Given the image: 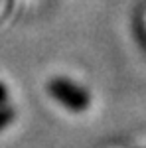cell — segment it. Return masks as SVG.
<instances>
[{
  "label": "cell",
  "instance_id": "obj_2",
  "mask_svg": "<svg viewBox=\"0 0 146 148\" xmlns=\"http://www.w3.org/2000/svg\"><path fill=\"white\" fill-rule=\"evenodd\" d=\"M12 119H14V113H12L10 109H0V130L8 125Z\"/></svg>",
  "mask_w": 146,
  "mask_h": 148
},
{
  "label": "cell",
  "instance_id": "obj_3",
  "mask_svg": "<svg viewBox=\"0 0 146 148\" xmlns=\"http://www.w3.org/2000/svg\"><path fill=\"white\" fill-rule=\"evenodd\" d=\"M6 101V89H4V85H0V103Z\"/></svg>",
  "mask_w": 146,
  "mask_h": 148
},
{
  "label": "cell",
  "instance_id": "obj_1",
  "mask_svg": "<svg viewBox=\"0 0 146 148\" xmlns=\"http://www.w3.org/2000/svg\"><path fill=\"white\" fill-rule=\"evenodd\" d=\"M49 91L59 103H63L71 111H83L89 105V97L81 87L69 83L65 79H56L49 83Z\"/></svg>",
  "mask_w": 146,
  "mask_h": 148
}]
</instances>
